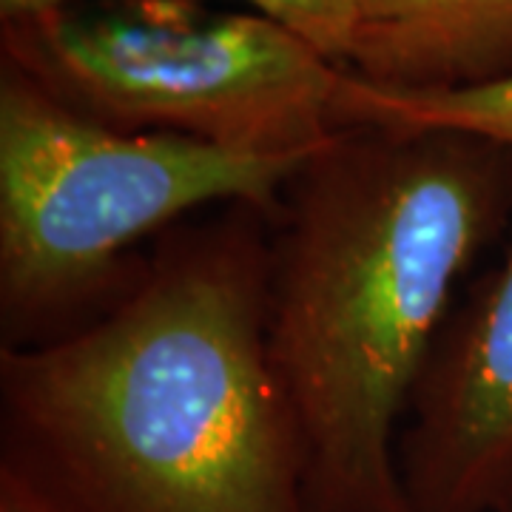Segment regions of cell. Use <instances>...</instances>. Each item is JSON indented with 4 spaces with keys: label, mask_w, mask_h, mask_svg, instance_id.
<instances>
[{
    "label": "cell",
    "mask_w": 512,
    "mask_h": 512,
    "mask_svg": "<svg viewBox=\"0 0 512 512\" xmlns=\"http://www.w3.org/2000/svg\"><path fill=\"white\" fill-rule=\"evenodd\" d=\"M271 214L154 242L109 311L0 348V510L311 512L265 350Z\"/></svg>",
    "instance_id": "6da1fadb"
},
{
    "label": "cell",
    "mask_w": 512,
    "mask_h": 512,
    "mask_svg": "<svg viewBox=\"0 0 512 512\" xmlns=\"http://www.w3.org/2000/svg\"><path fill=\"white\" fill-rule=\"evenodd\" d=\"M512 220V148L345 126L271 214L265 350L311 512H413L399 433L458 279Z\"/></svg>",
    "instance_id": "7a4b0ae2"
},
{
    "label": "cell",
    "mask_w": 512,
    "mask_h": 512,
    "mask_svg": "<svg viewBox=\"0 0 512 512\" xmlns=\"http://www.w3.org/2000/svg\"><path fill=\"white\" fill-rule=\"evenodd\" d=\"M302 160L114 131L0 63V348L89 325L143 274V242L200 211L274 214Z\"/></svg>",
    "instance_id": "3957f363"
},
{
    "label": "cell",
    "mask_w": 512,
    "mask_h": 512,
    "mask_svg": "<svg viewBox=\"0 0 512 512\" xmlns=\"http://www.w3.org/2000/svg\"><path fill=\"white\" fill-rule=\"evenodd\" d=\"M0 63L128 134L308 157L336 134L342 66L274 20L197 0H72L0 23Z\"/></svg>",
    "instance_id": "277c9868"
},
{
    "label": "cell",
    "mask_w": 512,
    "mask_h": 512,
    "mask_svg": "<svg viewBox=\"0 0 512 512\" xmlns=\"http://www.w3.org/2000/svg\"><path fill=\"white\" fill-rule=\"evenodd\" d=\"M399 473L413 512H498L512 498V239L441 328Z\"/></svg>",
    "instance_id": "5b68a950"
},
{
    "label": "cell",
    "mask_w": 512,
    "mask_h": 512,
    "mask_svg": "<svg viewBox=\"0 0 512 512\" xmlns=\"http://www.w3.org/2000/svg\"><path fill=\"white\" fill-rule=\"evenodd\" d=\"M345 69L384 92L512 80V0H359Z\"/></svg>",
    "instance_id": "8992f818"
},
{
    "label": "cell",
    "mask_w": 512,
    "mask_h": 512,
    "mask_svg": "<svg viewBox=\"0 0 512 512\" xmlns=\"http://www.w3.org/2000/svg\"><path fill=\"white\" fill-rule=\"evenodd\" d=\"M336 128H453L512 148V80L456 92H384L342 69Z\"/></svg>",
    "instance_id": "52a82bcc"
},
{
    "label": "cell",
    "mask_w": 512,
    "mask_h": 512,
    "mask_svg": "<svg viewBox=\"0 0 512 512\" xmlns=\"http://www.w3.org/2000/svg\"><path fill=\"white\" fill-rule=\"evenodd\" d=\"M211 6H239L291 29L316 52L345 69L359 18V0H197Z\"/></svg>",
    "instance_id": "ba28073f"
},
{
    "label": "cell",
    "mask_w": 512,
    "mask_h": 512,
    "mask_svg": "<svg viewBox=\"0 0 512 512\" xmlns=\"http://www.w3.org/2000/svg\"><path fill=\"white\" fill-rule=\"evenodd\" d=\"M69 3L72 0H0V23H18V20L37 18V15L63 9Z\"/></svg>",
    "instance_id": "9c48e42d"
},
{
    "label": "cell",
    "mask_w": 512,
    "mask_h": 512,
    "mask_svg": "<svg viewBox=\"0 0 512 512\" xmlns=\"http://www.w3.org/2000/svg\"><path fill=\"white\" fill-rule=\"evenodd\" d=\"M498 512H512V498H510V501H507V504H504V507H501V510H498Z\"/></svg>",
    "instance_id": "30bf717a"
}]
</instances>
